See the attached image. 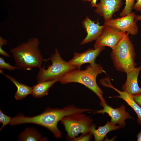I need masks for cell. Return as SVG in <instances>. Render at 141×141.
Listing matches in <instances>:
<instances>
[{"mask_svg": "<svg viewBox=\"0 0 141 141\" xmlns=\"http://www.w3.org/2000/svg\"><path fill=\"white\" fill-rule=\"evenodd\" d=\"M49 59L51 61L52 64L46 69L45 68L44 66L39 69L37 78L38 82L55 79L58 81L65 74L77 68L64 60L56 49L55 53Z\"/></svg>", "mask_w": 141, "mask_h": 141, "instance_id": "obj_4", "label": "cell"}, {"mask_svg": "<svg viewBox=\"0 0 141 141\" xmlns=\"http://www.w3.org/2000/svg\"><path fill=\"white\" fill-rule=\"evenodd\" d=\"M101 84L103 86L111 88L116 91L119 94V95L113 97L120 98L126 101L136 113L138 118L137 122L141 125V107L134 101L133 95L126 91H121L116 89L111 84L109 78L108 77L103 79L101 82Z\"/></svg>", "mask_w": 141, "mask_h": 141, "instance_id": "obj_11", "label": "cell"}, {"mask_svg": "<svg viewBox=\"0 0 141 141\" xmlns=\"http://www.w3.org/2000/svg\"><path fill=\"white\" fill-rule=\"evenodd\" d=\"M103 109L94 111L97 113H107L111 117V122L115 124H118L121 127H124L125 125V120L128 118L133 119L126 111L125 106L122 105L120 107L114 108L107 104L101 105Z\"/></svg>", "mask_w": 141, "mask_h": 141, "instance_id": "obj_9", "label": "cell"}, {"mask_svg": "<svg viewBox=\"0 0 141 141\" xmlns=\"http://www.w3.org/2000/svg\"><path fill=\"white\" fill-rule=\"evenodd\" d=\"M136 15L134 12H131L121 18L112 19L105 21L104 25L124 32L128 33L131 35H135L138 30L137 22L135 20Z\"/></svg>", "mask_w": 141, "mask_h": 141, "instance_id": "obj_6", "label": "cell"}, {"mask_svg": "<svg viewBox=\"0 0 141 141\" xmlns=\"http://www.w3.org/2000/svg\"><path fill=\"white\" fill-rule=\"evenodd\" d=\"M97 0H92L91 1V4L93 7H96L97 5L96 1Z\"/></svg>", "mask_w": 141, "mask_h": 141, "instance_id": "obj_24", "label": "cell"}, {"mask_svg": "<svg viewBox=\"0 0 141 141\" xmlns=\"http://www.w3.org/2000/svg\"><path fill=\"white\" fill-rule=\"evenodd\" d=\"M135 20L136 22L138 21H141V15H136Z\"/></svg>", "mask_w": 141, "mask_h": 141, "instance_id": "obj_25", "label": "cell"}, {"mask_svg": "<svg viewBox=\"0 0 141 141\" xmlns=\"http://www.w3.org/2000/svg\"><path fill=\"white\" fill-rule=\"evenodd\" d=\"M137 141H141V131L137 135Z\"/></svg>", "mask_w": 141, "mask_h": 141, "instance_id": "obj_26", "label": "cell"}, {"mask_svg": "<svg viewBox=\"0 0 141 141\" xmlns=\"http://www.w3.org/2000/svg\"><path fill=\"white\" fill-rule=\"evenodd\" d=\"M125 33L118 29L105 26L101 34L96 40L94 48L108 46L112 49L122 39Z\"/></svg>", "mask_w": 141, "mask_h": 141, "instance_id": "obj_7", "label": "cell"}, {"mask_svg": "<svg viewBox=\"0 0 141 141\" xmlns=\"http://www.w3.org/2000/svg\"><path fill=\"white\" fill-rule=\"evenodd\" d=\"M18 140L22 141H46L47 138H42L36 130L27 128L20 134Z\"/></svg>", "mask_w": 141, "mask_h": 141, "instance_id": "obj_17", "label": "cell"}, {"mask_svg": "<svg viewBox=\"0 0 141 141\" xmlns=\"http://www.w3.org/2000/svg\"><path fill=\"white\" fill-rule=\"evenodd\" d=\"M83 113L70 114L64 116L60 121L67 133L68 138L73 140L79 133L90 132L92 120Z\"/></svg>", "mask_w": 141, "mask_h": 141, "instance_id": "obj_5", "label": "cell"}, {"mask_svg": "<svg viewBox=\"0 0 141 141\" xmlns=\"http://www.w3.org/2000/svg\"><path fill=\"white\" fill-rule=\"evenodd\" d=\"M0 71L1 73L10 80L16 86L17 90L14 96L16 99L21 100L27 95L31 94L32 87L29 86L19 82L14 77L4 73L2 69H0Z\"/></svg>", "mask_w": 141, "mask_h": 141, "instance_id": "obj_15", "label": "cell"}, {"mask_svg": "<svg viewBox=\"0 0 141 141\" xmlns=\"http://www.w3.org/2000/svg\"><path fill=\"white\" fill-rule=\"evenodd\" d=\"M125 6L120 14L121 17L125 16L132 12L135 0H125Z\"/></svg>", "mask_w": 141, "mask_h": 141, "instance_id": "obj_18", "label": "cell"}, {"mask_svg": "<svg viewBox=\"0 0 141 141\" xmlns=\"http://www.w3.org/2000/svg\"><path fill=\"white\" fill-rule=\"evenodd\" d=\"M0 69H5L9 70H13L16 69H20L16 66L11 65L8 63L6 62L4 59L2 57H0Z\"/></svg>", "mask_w": 141, "mask_h": 141, "instance_id": "obj_19", "label": "cell"}, {"mask_svg": "<svg viewBox=\"0 0 141 141\" xmlns=\"http://www.w3.org/2000/svg\"><path fill=\"white\" fill-rule=\"evenodd\" d=\"M82 25L86 30L87 35L81 42V45L96 40L101 34L105 27L104 25H100L98 22L95 23L87 16L83 21Z\"/></svg>", "mask_w": 141, "mask_h": 141, "instance_id": "obj_12", "label": "cell"}, {"mask_svg": "<svg viewBox=\"0 0 141 141\" xmlns=\"http://www.w3.org/2000/svg\"><path fill=\"white\" fill-rule=\"evenodd\" d=\"M104 72L101 66L96 63L93 65H88L84 70L77 69L70 71L59 79L58 81L62 84L72 83L82 84L97 95L101 100V105L105 104L106 103L103 97V92L96 81L97 76Z\"/></svg>", "mask_w": 141, "mask_h": 141, "instance_id": "obj_1", "label": "cell"}, {"mask_svg": "<svg viewBox=\"0 0 141 141\" xmlns=\"http://www.w3.org/2000/svg\"><path fill=\"white\" fill-rule=\"evenodd\" d=\"M123 0H100L95 11L103 17L105 21L112 19L113 14L119 11Z\"/></svg>", "mask_w": 141, "mask_h": 141, "instance_id": "obj_10", "label": "cell"}, {"mask_svg": "<svg viewBox=\"0 0 141 141\" xmlns=\"http://www.w3.org/2000/svg\"><path fill=\"white\" fill-rule=\"evenodd\" d=\"M39 43L38 39L33 38L11 50L17 67L28 70L41 67L43 59L39 48Z\"/></svg>", "mask_w": 141, "mask_h": 141, "instance_id": "obj_2", "label": "cell"}, {"mask_svg": "<svg viewBox=\"0 0 141 141\" xmlns=\"http://www.w3.org/2000/svg\"><path fill=\"white\" fill-rule=\"evenodd\" d=\"M104 49V46H102L94 49H89L81 53L75 52L73 58L68 62L78 69H80L81 65L85 63L94 65L96 64L95 61L96 57Z\"/></svg>", "mask_w": 141, "mask_h": 141, "instance_id": "obj_8", "label": "cell"}, {"mask_svg": "<svg viewBox=\"0 0 141 141\" xmlns=\"http://www.w3.org/2000/svg\"><path fill=\"white\" fill-rule=\"evenodd\" d=\"M92 134L91 133L82 134L80 136L75 137L73 141H90L91 140Z\"/></svg>", "mask_w": 141, "mask_h": 141, "instance_id": "obj_21", "label": "cell"}, {"mask_svg": "<svg viewBox=\"0 0 141 141\" xmlns=\"http://www.w3.org/2000/svg\"><path fill=\"white\" fill-rule=\"evenodd\" d=\"M141 70V66H139L135 67L126 73V81L122 87L123 91L132 95L141 92V88L139 86L138 81V77Z\"/></svg>", "mask_w": 141, "mask_h": 141, "instance_id": "obj_13", "label": "cell"}, {"mask_svg": "<svg viewBox=\"0 0 141 141\" xmlns=\"http://www.w3.org/2000/svg\"><path fill=\"white\" fill-rule=\"evenodd\" d=\"M120 127L107 121L106 124L104 126H99L97 129H96L95 126L91 125L90 128V132L93 135L95 141H102L106 135L111 131L119 129Z\"/></svg>", "mask_w": 141, "mask_h": 141, "instance_id": "obj_14", "label": "cell"}, {"mask_svg": "<svg viewBox=\"0 0 141 141\" xmlns=\"http://www.w3.org/2000/svg\"><path fill=\"white\" fill-rule=\"evenodd\" d=\"M12 118L5 114L2 111L0 110V122L2 124L1 128V130L5 125L10 123Z\"/></svg>", "mask_w": 141, "mask_h": 141, "instance_id": "obj_20", "label": "cell"}, {"mask_svg": "<svg viewBox=\"0 0 141 141\" xmlns=\"http://www.w3.org/2000/svg\"><path fill=\"white\" fill-rule=\"evenodd\" d=\"M57 79L42 81L39 82L32 87L31 95L35 98H39L48 95L49 89Z\"/></svg>", "mask_w": 141, "mask_h": 141, "instance_id": "obj_16", "label": "cell"}, {"mask_svg": "<svg viewBox=\"0 0 141 141\" xmlns=\"http://www.w3.org/2000/svg\"><path fill=\"white\" fill-rule=\"evenodd\" d=\"M133 9L137 11L141 12V0H136V2L134 5Z\"/></svg>", "mask_w": 141, "mask_h": 141, "instance_id": "obj_23", "label": "cell"}, {"mask_svg": "<svg viewBox=\"0 0 141 141\" xmlns=\"http://www.w3.org/2000/svg\"><path fill=\"white\" fill-rule=\"evenodd\" d=\"M83 1H89V2H91V0H82Z\"/></svg>", "mask_w": 141, "mask_h": 141, "instance_id": "obj_27", "label": "cell"}, {"mask_svg": "<svg viewBox=\"0 0 141 141\" xmlns=\"http://www.w3.org/2000/svg\"><path fill=\"white\" fill-rule=\"evenodd\" d=\"M135 102L141 107V92L133 95Z\"/></svg>", "mask_w": 141, "mask_h": 141, "instance_id": "obj_22", "label": "cell"}, {"mask_svg": "<svg viewBox=\"0 0 141 141\" xmlns=\"http://www.w3.org/2000/svg\"><path fill=\"white\" fill-rule=\"evenodd\" d=\"M125 33L122 39L113 49L111 56L114 66L118 70L125 72H129L137 65L135 62L136 55L134 45Z\"/></svg>", "mask_w": 141, "mask_h": 141, "instance_id": "obj_3", "label": "cell"}]
</instances>
